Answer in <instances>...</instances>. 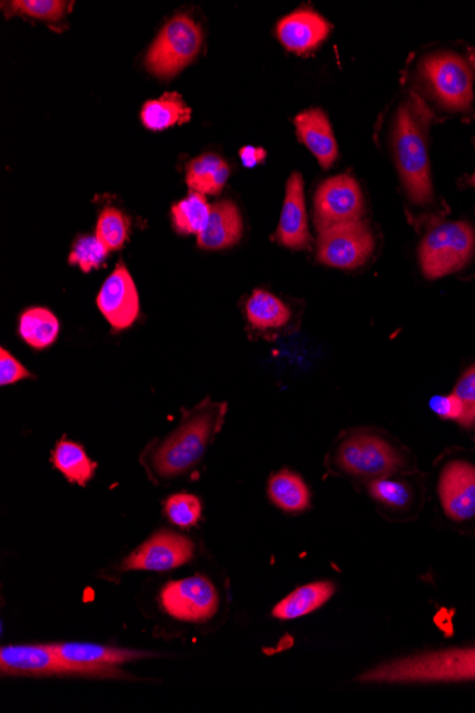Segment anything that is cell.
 <instances>
[{
	"instance_id": "26",
	"label": "cell",
	"mask_w": 475,
	"mask_h": 713,
	"mask_svg": "<svg viewBox=\"0 0 475 713\" xmlns=\"http://www.w3.org/2000/svg\"><path fill=\"white\" fill-rule=\"evenodd\" d=\"M60 325L58 318L47 308H30L20 315L19 335L33 349L52 347L59 337Z\"/></svg>"
},
{
	"instance_id": "11",
	"label": "cell",
	"mask_w": 475,
	"mask_h": 713,
	"mask_svg": "<svg viewBox=\"0 0 475 713\" xmlns=\"http://www.w3.org/2000/svg\"><path fill=\"white\" fill-rule=\"evenodd\" d=\"M195 545L189 538L170 530L156 531L121 564L124 571H170L183 568L194 558Z\"/></svg>"
},
{
	"instance_id": "29",
	"label": "cell",
	"mask_w": 475,
	"mask_h": 713,
	"mask_svg": "<svg viewBox=\"0 0 475 713\" xmlns=\"http://www.w3.org/2000/svg\"><path fill=\"white\" fill-rule=\"evenodd\" d=\"M109 252V248L98 237H79L70 252L69 264L78 265L83 272H90L103 264Z\"/></svg>"
},
{
	"instance_id": "24",
	"label": "cell",
	"mask_w": 475,
	"mask_h": 713,
	"mask_svg": "<svg viewBox=\"0 0 475 713\" xmlns=\"http://www.w3.org/2000/svg\"><path fill=\"white\" fill-rule=\"evenodd\" d=\"M52 463L69 483L79 485L88 484L98 469L80 444L65 439L55 444Z\"/></svg>"
},
{
	"instance_id": "33",
	"label": "cell",
	"mask_w": 475,
	"mask_h": 713,
	"mask_svg": "<svg viewBox=\"0 0 475 713\" xmlns=\"http://www.w3.org/2000/svg\"><path fill=\"white\" fill-rule=\"evenodd\" d=\"M453 393L463 404V416L458 423L463 428H473L475 424V366L463 373Z\"/></svg>"
},
{
	"instance_id": "38",
	"label": "cell",
	"mask_w": 475,
	"mask_h": 713,
	"mask_svg": "<svg viewBox=\"0 0 475 713\" xmlns=\"http://www.w3.org/2000/svg\"><path fill=\"white\" fill-rule=\"evenodd\" d=\"M473 181H474V184H475V174H474V179H473Z\"/></svg>"
},
{
	"instance_id": "8",
	"label": "cell",
	"mask_w": 475,
	"mask_h": 713,
	"mask_svg": "<svg viewBox=\"0 0 475 713\" xmlns=\"http://www.w3.org/2000/svg\"><path fill=\"white\" fill-rule=\"evenodd\" d=\"M429 94L442 108L464 111L473 103V72L466 60L456 53L428 54L421 69Z\"/></svg>"
},
{
	"instance_id": "16",
	"label": "cell",
	"mask_w": 475,
	"mask_h": 713,
	"mask_svg": "<svg viewBox=\"0 0 475 713\" xmlns=\"http://www.w3.org/2000/svg\"><path fill=\"white\" fill-rule=\"evenodd\" d=\"M54 649L65 662L98 670H121L129 662L149 659L150 652L118 649L92 642H55Z\"/></svg>"
},
{
	"instance_id": "1",
	"label": "cell",
	"mask_w": 475,
	"mask_h": 713,
	"mask_svg": "<svg viewBox=\"0 0 475 713\" xmlns=\"http://www.w3.org/2000/svg\"><path fill=\"white\" fill-rule=\"evenodd\" d=\"M226 414V403L210 399L184 412L180 426L163 442L145 450L141 462L156 480L180 478L201 462L214 442Z\"/></svg>"
},
{
	"instance_id": "31",
	"label": "cell",
	"mask_w": 475,
	"mask_h": 713,
	"mask_svg": "<svg viewBox=\"0 0 475 713\" xmlns=\"http://www.w3.org/2000/svg\"><path fill=\"white\" fill-rule=\"evenodd\" d=\"M368 493L376 502L391 509H404L412 500V490L406 483L392 478L373 480Z\"/></svg>"
},
{
	"instance_id": "7",
	"label": "cell",
	"mask_w": 475,
	"mask_h": 713,
	"mask_svg": "<svg viewBox=\"0 0 475 713\" xmlns=\"http://www.w3.org/2000/svg\"><path fill=\"white\" fill-rule=\"evenodd\" d=\"M202 32L186 14H176L165 24L145 56V68L160 79L173 78L200 53Z\"/></svg>"
},
{
	"instance_id": "34",
	"label": "cell",
	"mask_w": 475,
	"mask_h": 713,
	"mask_svg": "<svg viewBox=\"0 0 475 713\" xmlns=\"http://www.w3.org/2000/svg\"><path fill=\"white\" fill-rule=\"evenodd\" d=\"M32 378V373L18 361L7 349H0V384L8 386L23 379Z\"/></svg>"
},
{
	"instance_id": "23",
	"label": "cell",
	"mask_w": 475,
	"mask_h": 713,
	"mask_svg": "<svg viewBox=\"0 0 475 713\" xmlns=\"http://www.w3.org/2000/svg\"><path fill=\"white\" fill-rule=\"evenodd\" d=\"M191 114V109L179 93H165L160 99L146 101L141 110V121L146 129L161 131L189 123Z\"/></svg>"
},
{
	"instance_id": "36",
	"label": "cell",
	"mask_w": 475,
	"mask_h": 713,
	"mask_svg": "<svg viewBox=\"0 0 475 713\" xmlns=\"http://www.w3.org/2000/svg\"><path fill=\"white\" fill-rule=\"evenodd\" d=\"M240 157L242 163H244L247 169H251V167L262 163V161L265 160L266 153L265 150L257 149V147L246 145L240 151Z\"/></svg>"
},
{
	"instance_id": "4",
	"label": "cell",
	"mask_w": 475,
	"mask_h": 713,
	"mask_svg": "<svg viewBox=\"0 0 475 713\" xmlns=\"http://www.w3.org/2000/svg\"><path fill=\"white\" fill-rule=\"evenodd\" d=\"M0 674L10 677H90L121 680L129 677L123 670H98L75 666L58 654L53 644L8 645L0 650Z\"/></svg>"
},
{
	"instance_id": "12",
	"label": "cell",
	"mask_w": 475,
	"mask_h": 713,
	"mask_svg": "<svg viewBox=\"0 0 475 713\" xmlns=\"http://www.w3.org/2000/svg\"><path fill=\"white\" fill-rule=\"evenodd\" d=\"M363 214L361 187L352 175L341 174L323 181L315 194V222L320 231L332 225L358 221Z\"/></svg>"
},
{
	"instance_id": "10",
	"label": "cell",
	"mask_w": 475,
	"mask_h": 713,
	"mask_svg": "<svg viewBox=\"0 0 475 713\" xmlns=\"http://www.w3.org/2000/svg\"><path fill=\"white\" fill-rule=\"evenodd\" d=\"M160 603L173 619L201 624L210 621L219 611L220 595L206 576L194 575L165 584L161 590Z\"/></svg>"
},
{
	"instance_id": "20",
	"label": "cell",
	"mask_w": 475,
	"mask_h": 713,
	"mask_svg": "<svg viewBox=\"0 0 475 713\" xmlns=\"http://www.w3.org/2000/svg\"><path fill=\"white\" fill-rule=\"evenodd\" d=\"M335 593L336 585L332 581H316L302 585L275 605L272 616L281 621L302 619L330 603Z\"/></svg>"
},
{
	"instance_id": "15",
	"label": "cell",
	"mask_w": 475,
	"mask_h": 713,
	"mask_svg": "<svg viewBox=\"0 0 475 713\" xmlns=\"http://www.w3.org/2000/svg\"><path fill=\"white\" fill-rule=\"evenodd\" d=\"M280 244L291 250H305L311 244L310 227L305 202V187L300 173H292L287 180L284 207L276 230Z\"/></svg>"
},
{
	"instance_id": "18",
	"label": "cell",
	"mask_w": 475,
	"mask_h": 713,
	"mask_svg": "<svg viewBox=\"0 0 475 713\" xmlns=\"http://www.w3.org/2000/svg\"><path fill=\"white\" fill-rule=\"evenodd\" d=\"M297 135L303 144L316 157L323 169H330L337 159V144L327 116L321 109H310L297 114Z\"/></svg>"
},
{
	"instance_id": "5",
	"label": "cell",
	"mask_w": 475,
	"mask_h": 713,
	"mask_svg": "<svg viewBox=\"0 0 475 713\" xmlns=\"http://www.w3.org/2000/svg\"><path fill=\"white\" fill-rule=\"evenodd\" d=\"M475 250V232L466 221L444 222L429 230L418 248L423 274L437 280L466 267Z\"/></svg>"
},
{
	"instance_id": "27",
	"label": "cell",
	"mask_w": 475,
	"mask_h": 713,
	"mask_svg": "<svg viewBox=\"0 0 475 713\" xmlns=\"http://www.w3.org/2000/svg\"><path fill=\"white\" fill-rule=\"evenodd\" d=\"M211 215V205L200 192L191 191L184 200L176 202L171 210L176 232L184 235H200Z\"/></svg>"
},
{
	"instance_id": "22",
	"label": "cell",
	"mask_w": 475,
	"mask_h": 713,
	"mask_svg": "<svg viewBox=\"0 0 475 713\" xmlns=\"http://www.w3.org/2000/svg\"><path fill=\"white\" fill-rule=\"evenodd\" d=\"M267 494L277 509L286 513H301L310 509L311 492L300 474L282 470L272 475Z\"/></svg>"
},
{
	"instance_id": "35",
	"label": "cell",
	"mask_w": 475,
	"mask_h": 713,
	"mask_svg": "<svg viewBox=\"0 0 475 713\" xmlns=\"http://www.w3.org/2000/svg\"><path fill=\"white\" fill-rule=\"evenodd\" d=\"M429 408L442 419L448 421H457L463 416V404L458 401L456 394L452 393L448 396H436L429 401Z\"/></svg>"
},
{
	"instance_id": "3",
	"label": "cell",
	"mask_w": 475,
	"mask_h": 713,
	"mask_svg": "<svg viewBox=\"0 0 475 713\" xmlns=\"http://www.w3.org/2000/svg\"><path fill=\"white\" fill-rule=\"evenodd\" d=\"M432 119L426 104L413 96L404 101L394 120L393 145L404 189L414 204L424 205L433 199L427 153V128Z\"/></svg>"
},
{
	"instance_id": "13",
	"label": "cell",
	"mask_w": 475,
	"mask_h": 713,
	"mask_svg": "<svg viewBox=\"0 0 475 713\" xmlns=\"http://www.w3.org/2000/svg\"><path fill=\"white\" fill-rule=\"evenodd\" d=\"M98 307L115 332L128 330L140 313L138 288L124 264H119L99 292Z\"/></svg>"
},
{
	"instance_id": "2",
	"label": "cell",
	"mask_w": 475,
	"mask_h": 713,
	"mask_svg": "<svg viewBox=\"0 0 475 713\" xmlns=\"http://www.w3.org/2000/svg\"><path fill=\"white\" fill-rule=\"evenodd\" d=\"M356 681L373 685L475 682V645L397 656L363 672Z\"/></svg>"
},
{
	"instance_id": "19",
	"label": "cell",
	"mask_w": 475,
	"mask_h": 713,
	"mask_svg": "<svg viewBox=\"0 0 475 713\" xmlns=\"http://www.w3.org/2000/svg\"><path fill=\"white\" fill-rule=\"evenodd\" d=\"M244 232L240 210L230 200L216 202L211 207V215L205 229L196 235L202 250L219 251L235 245Z\"/></svg>"
},
{
	"instance_id": "37",
	"label": "cell",
	"mask_w": 475,
	"mask_h": 713,
	"mask_svg": "<svg viewBox=\"0 0 475 713\" xmlns=\"http://www.w3.org/2000/svg\"><path fill=\"white\" fill-rule=\"evenodd\" d=\"M469 58H472V62L475 64V52L469 53Z\"/></svg>"
},
{
	"instance_id": "25",
	"label": "cell",
	"mask_w": 475,
	"mask_h": 713,
	"mask_svg": "<svg viewBox=\"0 0 475 713\" xmlns=\"http://www.w3.org/2000/svg\"><path fill=\"white\" fill-rule=\"evenodd\" d=\"M246 318L256 330H277L291 320L290 308L280 298L264 290L252 292L246 301Z\"/></svg>"
},
{
	"instance_id": "9",
	"label": "cell",
	"mask_w": 475,
	"mask_h": 713,
	"mask_svg": "<svg viewBox=\"0 0 475 713\" xmlns=\"http://www.w3.org/2000/svg\"><path fill=\"white\" fill-rule=\"evenodd\" d=\"M375 237L365 222L332 225L317 238V260L337 270H355L372 257Z\"/></svg>"
},
{
	"instance_id": "21",
	"label": "cell",
	"mask_w": 475,
	"mask_h": 713,
	"mask_svg": "<svg viewBox=\"0 0 475 713\" xmlns=\"http://www.w3.org/2000/svg\"><path fill=\"white\" fill-rule=\"evenodd\" d=\"M230 179V167L216 154H202L186 165V184L202 195H216Z\"/></svg>"
},
{
	"instance_id": "32",
	"label": "cell",
	"mask_w": 475,
	"mask_h": 713,
	"mask_svg": "<svg viewBox=\"0 0 475 713\" xmlns=\"http://www.w3.org/2000/svg\"><path fill=\"white\" fill-rule=\"evenodd\" d=\"M72 4L73 2H63V0H18V2H10L9 8L14 13L54 22L62 19L72 9Z\"/></svg>"
},
{
	"instance_id": "30",
	"label": "cell",
	"mask_w": 475,
	"mask_h": 713,
	"mask_svg": "<svg viewBox=\"0 0 475 713\" xmlns=\"http://www.w3.org/2000/svg\"><path fill=\"white\" fill-rule=\"evenodd\" d=\"M164 510L171 523L181 529H189L199 524L202 504L194 494L179 493L166 500Z\"/></svg>"
},
{
	"instance_id": "17",
	"label": "cell",
	"mask_w": 475,
	"mask_h": 713,
	"mask_svg": "<svg viewBox=\"0 0 475 713\" xmlns=\"http://www.w3.org/2000/svg\"><path fill=\"white\" fill-rule=\"evenodd\" d=\"M331 32L330 23L320 13L303 8L287 14L277 23L276 34L287 50L296 53L310 52L323 42Z\"/></svg>"
},
{
	"instance_id": "6",
	"label": "cell",
	"mask_w": 475,
	"mask_h": 713,
	"mask_svg": "<svg viewBox=\"0 0 475 713\" xmlns=\"http://www.w3.org/2000/svg\"><path fill=\"white\" fill-rule=\"evenodd\" d=\"M335 463L343 473L373 482L392 478L404 466V459L386 439L358 432L338 444Z\"/></svg>"
},
{
	"instance_id": "14",
	"label": "cell",
	"mask_w": 475,
	"mask_h": 713,
	"mask_svg": "<svg viewBox=\"0 0 475 713\" xmlns=\"http://www.w3.org/2000/svg\"><path fill=\"white\" fill-rule=\"evenodd\" d=\"M439 502L444 513L454 522L475 518V466L472 463H448L438 482Z\"/></svg>"
},
{
	"instance_id": "28",
	"label": "cell",
	"mask_w": 475,
	"mask_h": 713,
	"mask_svg": "<svg viewBox=\"0 0 475 713\" xmlns=\"http://www.w3.org/2000/svg\"><path fill=\"white\" fill-rule=\"evenodd\" d=\"M130 221L128 217L115 209H105L101 212L98 225H95V237L99 238L110 251H118L123 248L128 241Z\"/></svg>"
}]
</instances>
